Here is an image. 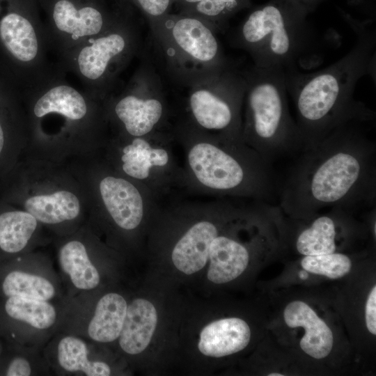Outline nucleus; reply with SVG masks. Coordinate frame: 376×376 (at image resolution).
I'll list each match as a JSON object with an SVG mask.
<instances>
[{
  "label": "nucleus",
  "mask_w": 376,
  "mask_h": 376,
  "mask_svg": "<svg viewBox=\"0 0 376 376\" xmlns=\"http://www.w3.org/2000/svg\"><path fill=\"white\" fill-rule=\"evenodd\" d=\"M308 219V226L300 230L295 239L296 250L303 256H318L335 253L337 250L338 225L353 212L342 207L329 209Z\"/></svg>",
  "instance_id": "obj_15"
},
{
  "label": "nucleus",
  "mask_w": 376,
  "mask_h": 376,
  "mask_svg": "<svg viewBox=\"0 0 376 376\" xmlns=\"http://www.w3.org/2000/svg\"><path fill=\"white\" fill-rule=\"evenodd\" d=\"M0 358V375L52 376L53 373L42 353V349L24 347L3 339Z\"/></svg>",
  "instance_id": "obj_25"
},
{
  "label": "nucleus",
  "mask_w": 376,
  "mask_h": 376,
  "mask_svg": "<svg viewBox=\"0 0 376 376\" xmlns=\"http://www.w3.org/2000/svg\"><path fill=\"white\" fill-rule=\"evenodd\" d=\"M218 235L217 227L211 221L194 224L173 247L171 259L175 267L185 274L203 269L209 258L211 242Z\"/></svg>",
  "instance_id": "obj_18"
},
{
  "label": "nucleus",
  "mask_w": 376,
  "mask_h": 376,
  "mask_svg": "<svg viewBox=\"0 0 376 376\" xmlns=\"http://www.w3.org/2000/svg\"><path fill=\"white\" fill-rule=\"evenodd\" d=\"M178 12L197 16L217 33H224L230 19L251 6V0H173Z\"/></svg>",
  "instance_id": "obj_26"
},
{
  "label": "nucleus",
  "mask_w": 376,
  "mask_h": 376,
  "mask_svg": "<svg viewBox=\"0 0 376 376\" xmlns=\"http://www.w3.org/2000/svg\"><path fill=\"white\" fill-rule=\"evenodd\" d=\"M250 339V327L244 320L223 318L210 322L201 330L198 348L205 356L221 357L242 351Z\"/></svg>",
  "instance_id": "obj_17"
},
{
  "label": "nucleus",
  "mask_w": 376,
  "mask_h": 376,
  "mask_svg": "<svg viewBox=\"0 0 376 376\" xmlns=\"http://www.w3.org/2000/svg\"><path fill=\"white\" fill-rule=\"evenodd\" d=\"M86 109L85 100L79 92L68 86H59L50 89L37 101L34 113L42 117L56 112L71 120H79L86 115Z\"/></svg>",
  "instance_id": "obj_28"
},
{
  "label": "nucleus",
  "mask_w": 376,
  "mask_h": 376,
  "mask_svg": "<svg viewBox=\"0 0 376 376\" xmlns=\"http://www.w3.org/2000/svg\"><path fill=\"white\" fill-rule=\"evenodd\" d=\"M55 266L65 299L100 292L103 279L100 264L81 238H70L62 243L57 250Z\"/></svg>",
  "instance_id": "obj_12"
},
{
  "label": "nucleus",
  "mask_w": 376,
  "mask_h": 376,
  "mask_svg": "<svg viewBox=\"0 0 376 376\" xmlns=\"http://www.w3.org/2000/svg\"><path fill=\"white\" fill-rule=\"evenodd\" d=\"M81 49L78 58L81 72L90 79H97L106 72L110 62L125 52L127 40L123 34L110 33L97 39Z\"/></svg>",
  "instance_id": "obj_23"
},
{
  "label": "nucleus",
  "mask_w": 376,
  "mask_h": 376,
  "mask_svg": "<svg viewBox=\"0 0 376 376\" xmlns=\"http://www.w3.org/2000/svg\"><path fill=\"white\" fill-rule=\"evenodd\" d=\"M148 25L164 70L175 83L233 63L225 55L216 31L197 16L169 13Z\"/></svg>",
  "instance_id": "obj_5"
},
{
  "label": "nucleus",
  "mask_w": 376,
  "mask_h": 376,
  "mask_svg": "<svg viewBox=\"0 0 376 376\" xmlns=\"http://www.w3.org/2000/svg\"><path fill=\"white\" fill-rule=\"evenodd\" d=\"M99 343L77 334L58 331L42 348L54 375L109 376L112 368L99 357Z\"/></svg>",
  "instance_id": "obj_11"
},
{
  "label": "nucleus",
  "mask_w": 376,
  "mask_h": 376,
  "mask_svg": "<svg viewBox=\"0 0 376 376\" xmlns=\"http://www.w3.org/2000/svg\"><path fill=\"white\" fill-rule=\"evenodd\" d=\"M38 224L26 211H8L0 214V265L26 252Z\"/></svg>",
  "instance_id": "obj_21"
},
{
  "label": "nucleus",
  "mask_w": 376,
  "mask_h": 376,
  "mask_svg": "<svg viewBox=\"0 0 376 376\" xmlns=\"http://www.w3.org/2000/svg\"><path fill=\"white\" fill-rule=\"evenodd\" d=\"M122 169L129 176L143 180L150 175L153 166H164L169 162V155L162 148H153L141 137H135L125 146L121 156Z\"/></svg>",
  "instance_id": "obj_27"
},
{
  "label": "nucleus",
  "mask_w": 376,
  "mask_h": 376,
  "mask_svg": "<svg viewBox=\"0 0 376 376\" xmlns=\"http://www.w3.org/2000/svg\"><path fill=\"white\" fill-rule=\"evenodd\" d=\"M350 4L354 5H363L368 3V0H349Z\"/></svg>",
  "instance_id": "obj_33"
},
{
  "label": "nucleus",
  "mask_w": 376,
  "mask_h": 376,
  "mask_svg": "<svg viewBox=\"0 0 376 376\" xmlns=\"http://www.w3.org/2000/svg\"><path fill=\"white\" fill-rule=\"evenodd\" d=\"M176 84L187 88V104L198 127L243 141L241 110L246 82L242 70L233 63L192 75Z\"/></svg>",
  "instance_id": "obj_6"
},
{
  "label": "nucleus",
  "mask_w": 376,
  "mask_h": 376,
  "mask_svg": "<svg viewBox=\"0 0 376 376\" xmlns=\"http://www.w3.org/2000/svg\"><path fill=\"white\" fill-rule=\"evenodd\" d=\"M157 323V310L150 301L143 298L131 300L116 340L120 350L128 356L143 352L150 343Z\"/></svg>",
  "instance_id": "obj_16"
},
{
  "label": "nucleus",
  "mask_w": 376,
  "mask_h": 376,
  "mask_svg": "<svg viewBox=\"0 0 376 376\" xmlns=\"http://www.w3.org/2000/svg\"><path fill=\"white\" fill-rule=\"evenodd\" d=\"M243 142L266 162L295 157L304 148L288 107L284 70L253 65L244 70Z\"/></svg>",
  "instance_id": "obj_4"
},
{
  "label": "nucleus",
  "mask_w": 376,
  "mask_h": 376,
  "mask_svg": "<svg viewBox=\"0 0 376 376\" xmlns=\"http://www.w3.org/2000/svg\"><path fill=\"white\" fill-rule=\"evenodd\" d=\"M127 304L125 297L115 291L67 299L58 331L101 345L115 342L123 327Z\"/></svg>",
  "instance_id": "obj_7"
},
{
  "label": "nucleus",
  "mask_w": 376,
  "mask_h": 376,
  "mask_svg": "<svg viewBox=\"0 0 376 376\" xmlns=\"http://www.w3.org/2000/svg\"><path fill=\"white\" fill-rule=\"evenodd\" d=\"M301 265L304 269L315 274L330 279H338L350 272L352 261L349 256L341 253L318 256H305Z\"/></svg>",
  "instance_id": "obj_29"
},
{
  "label": "nucleus",
  "mask_w": 376,
  "mask_h": 376,
  "mask_svg": "<svg viewBox=\"0 0 376 376\" xmlns=\"http://www.w3.org/2000/svg\"><path fill=\"white\" fill-rule=\"evenodd\" d=\"M308 13L290 0H269L253 8L231 32L229 42L260 68L298 69L320 59Z\"/></svg>",
  "instance_id": "obj_3"
},
{
  "label": "nucleus",
  "mask_w": 376,
  "mask_h": 376,
  "mask_svg": "<svg viewBox=\"0 0 376 376\" xmlns=\"http://www.w3.org/2000/svg\"><path fill=\"white\" fill-rule=\"evenodd\" d=\"M366 327L370 333L376 334V286L371 289L365 308Z\"/></svg>",
  "instance_id": "obj_31"
},
{
  "label": "nucleus",
  "mask_w": 376,
  "mask_h": 376,
  "mask_svg": "<svg viewBox=\"0 0 376 376\" xmlns=\"http://www.w3.org/2000/svg\"><path fill=\"white\" fill-rule=\"evenodd\" d=\"M146 17L148 23L171 13L173 0H130Z\"/></svg>",
  "instance_id": "obj_30"
},
{
  "label": "nucleus",
  "mask_w": 376,
  "mask_h": 376,
  "mask_svg": "<svg viewBox=\"0 0 376 376\" xmlns=\"http://www.w3.org/2000/svg\"><path fill=\"white\" fill-rule=\"evenodd\" d=\"M207 279L214 283L230 282L240 276L249 262L246 247L225 235H217L211 242Z\"/></svg>",
  "instance_id": "obj_19"
},
{
  "label": "nucleus",
  "mask_w": 376,
  "mask_h": 376,
  "mask_svg": "<svg viewBox=\"0 0 376 376\" xmlns=\"http://www.w3.org/2000/svg\"><path fill=\"white\" fill-rule=\"evenodd\" d=\"M365 123L343 124L295 155L278 182L283 212L304 219L327 208L375 206L376 143Z\"/></svg>",
  "instance_id": "obj_1"
},
{
  "label": "nucleus",
  "mask_w": 376,
  "mask_h": 376,
  "mask_svg": "<svg viewBox=\"0 0 376 376\" xmlns=\"http://www.w3.org/2000/svg\"><path fill=\"white\" fill-rule=\"evenodd\" d=\"M308 14L313 12L323 0H290Z\"/></svg>",
  "instance_id": "obj_32"
},
{
  "label": "nucleus",
  "mask_w": 376,
  "mask_h": 376,
  "mask_svg": "<svg viewBox=\"0 0 376 376\" xmlns=\"http://www.w3.org/2000/svg\"><path fill=\"white\" fill-rule=\"evenodd\" d=\"M52 16L57 28L72 34L73 39L97 34L104 24V13L93 2L78 7L72 0H56Z\"/></svg>",
  "instance_id": "obj_20"
},
{
  "label": "nucleus",
  "mask_w": 376,
  "mask_h": 376,
  "mask_svg": "<svg viewBox=\"0 0 376 376\" xmlns=\"http://www.w3.org/2000/svg\"><path fill=\"white\" fill-rule=\"evenodd\" d=\"M100 193L118 227L132 230L139 226L143 217V202L134 185L123 178L107 176L100 183Z\"/></svg>",
  "instance_id": "obj_13"
},
{
  "label": "nucleus",
  "mask_w": 376,
  "mask_h": 376,
  "mask_svg": "<svg viewBox=\"0 0 376 376\" xmlns=\"http://www.w3.org/2000/svg\"><path fill=\"white\" fill-rule=\"evenodd\" d=\"M268 375L269 376H283V375L279 373H271Z\"/></svg>",
  "instance_id": "obj_36"
},
{
  "label": "nucleus",
  "mask_w": 376,
  "mask_h": 376,
  "mask_svg": "<svg viewBox=\"0 0 376 376\" xmlns=\"http://www.w3.org/2000/svg\"><path fill=\"white\" fill-rule=\"evenodd\" d=\"M63 303L0 298V332L6 342L42 349L58 331Z\"/></svg>",
  "instance_id": "obj_8"
},
{
  "label": "nucleus",
  "mask_w": 376,
  "mask_h": 376,
  "mask_svg": "<svg viewBox=\"0 0 376 376\" xmlns=\"http://www.w3.org/2000/svg\"><path fill=\"white\" fill-rule=\"evenodd\" d=\"M25 211L47 226L74 221L80 213V202L72 192L60 190L51 194L33 196L24 203Z\"/></svg>",
  "instance_id": "obj_22"
},
{
  "label": "nucleus",
  "mask_w": 376,
  "mask_h": 376,
  "mask_svg": "<svg viewBox=\"0 0 376 376\" xmlns=\"http://www.w3.org/2000/svg\"><path fill=\"white\" fill-rule=\"evenodd\" d=\"M283 319L288 327L305 330L299 345L306 354L317 359L330 354L334 345L333 333L306 303L299 300L290 302L284 309Z\"/></svg>",
  "instance_id": "obj_14"
},
{
  "label": "nucleus",
  "mask_w": 376,
  "mask_h": 376,
  "mask_svg": "<svg viewBox=\"0 0 376 376\" xmlns=\"http://www.w3.org/2000/svg\"><path fill=\"white\" fill-rule=\"evenodd\" d=\"M3 338H2V336H1V332H0V358H1V353H2V350H3Z\"/></svg>",
  "instance_id": "obj_35"
},
{
  "label": "nucleus",
  "mask_w": 376,
  "mask_h": 376,
  "mask_svg": "<svg viewBox=\"0 0 376 376\" xmlns=\"http://www.w3.org/2000/svg\"><path fill=\"white\" fill-rule=\"evenodd\" d=\"M19 297L64 303L55 265L43 256L24 255L0 265V298Z\"/></svg>",
  "instance_id": "obj_9"
},
{
  "label": "nucleus",
  "mask_w": 376,
  "mask_h": 376,
  "mask_svg": "<svg viewBox=\"0 0 376 376\" xmlns=\"http://www.w3.org/2000/svg\"><path fill=\"white\" fill-rule=\"evenodd\" d=\"M3 142H4V138H3V130L1 128V126L0 125V153L2 150L3 146Z\"/></svg>",
  "instance_id": "obj_34"
},
{
  "label": "nucleus",
  "mask_w": 376,
  "mask_h": 376,
  "mask_svg": "<svg viewBox=\"0 0 376 376\" xmlns=\"http://www.w3.org/2000/svg\"><path fill=\"white\" fill-rule=\"evenodd\" d=\"M0 37L8 50L17 59L29 61L38 52V42L29 20L15 11H8L0 19Z\"/></svg>",
  "instance_id": "obj_24"
},
{
  "label": "nucleus",
  "mask_w": 376,
  "mask_h": 376,
  "mask_svg": "<svg viewBox=\"0 0 376 376\" xmlns=\"http://www.w3.org/2000/svg\"><path fill=\"white\" fill-rule=\"evenodd\" d=\"M343 17L352 27L356 40L340 59L318 71L302 73L284 70L287 91L292 98L295 122L304 148L352 121L368 123L375 113L356 100L354 91L364 75L375 73L376 31L373 19L359 21L348 14Z\"/></svg>",
  "instance_id": "obj_2"
},
{
  "label": "nucleus",
  "mask_w": 376,
  "mask_h": 376,
  "mask_svg": "<svg viewBox=\"0 0 376 376\" xmlns=\"http://www.w3.org/2000/svg\"><path fill=\"white\" fill-rule=\"evenodd\" d=\"M134 88L116 103L114 111L131 136L141 137L155 130L166 112L162 80L150 59L136 75Z\"/></svg>",
  "instance_id": "obj_10"
}]
</instances>
